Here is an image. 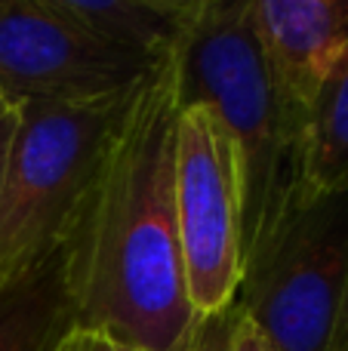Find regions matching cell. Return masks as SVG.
Here are the masks:
<instances>
[{"instance_id":"obj_9","label":"cell","mask_w":348,"mask_h":351,"mask_svg":"<svg viewBox=\"0 0 348 351\" xmlns=\"http://www.w3.org/2000/svg\"><path fill=\"white\" fill-rule=\"evenodd\" d=\"M302 185L306 194L348 185V43L308 96Z\"/></svg>"},{"instance_id":"obj_16","label":"cell","mask_w":348,"mask_h":351,"mask_svg":"<svg viewBox=\"0 0 348 351\" xmlns=\"http://www.w3.org/2000/svg\"><path fill=\"white\" fill-rule=\"evenodd\" d=\"M12 111H16V105H12V102H10V99H6V96H3V93H0V121H3V117H10V114H12Z\"/></svg>"},{"instance_id":"obj_11","label":"cell","mask_w":348,"mask_h":351,"mask_svg":"<svg viewBox=\"0 0 348 351\" xmlns=\"http://www.w3.org/2000/svg\"><path fill=\"white\" fill-rule=\"evenodd\" d=\"M53 351H123V348L114 346V342H111L108 336H102V333L71 327L59 342H55Z\"/></svg>"},{"instance_id":"obj_6","label":"cell","mask_w":348,"mask_h":351,"mask_svg":"<svg viewBox=\"0 0 348 351\" xmlns=\"http://www.w3.org/2000/svg\"><path fill=\"white\" fill-rule=\"evenodd\" d=\"M160 59L96 37L34 0H0V93L16 108L121 96Z\"/></svg>"},{"instance_id":"obj_14","label":"cell","mask_w":348,"mask_h":351,"mask_svg":"<svg viewBox=\"0 0 348 351\" xmlns=\"http://www.w3.org/2000/svg\"><path fill=\"white\" fill-rule=\"evenodd\" d=\"M158 6H164L166 12H173V16H179V19H188L191 12H197L201 6H207L210 0H154Z\"/></svg>"},{"instance_id":"obj_5","label":"cell","mask_w":348,"mask_h":351,"mask_svg":"<svg viewBox=\"0 0 348 351\" xmlns=\"http://www.w3.org/2000/svg\"><path fill=\"white\" fill-rule=\"evenodd\" d=\"M176 216L191 305L201 317L222 315L244 274L240 170L234 142L203 105L179 108Z\"/></svg>"},{"instance_id":"obj_3","label":"cell","mask_w":348,"mask_h":351,"mask_svg":"<svg viewBox=\"0 0 348 351\" xmlns=\"http://www.w3.org/2000/svg\"><path fill=\"white\" fill-rule=\"evenodd\" d=\"M129 93L84 105L16 108L0 185V287L59 253Z\"/></svg>"},{"instance_id":"obj_4","label":"cell","mask_w":348,"mask_h":351,"mask_svg":"<svg viewBox=\"0 0 348 351\" xmlns=\"http://www.w3.org/2000/svg\"><path fill=\"white\" fill-rule=\"evenodd\" d=\"M348 284V185L308 194L244 259L238 311L271 351H333Z\"/></svg>"},{"instance_id":"obj_12","label":"cell","mask_w":348,"mask_h":351,"mask_svg":"<svg viewBox=\"0 0 348 351\" xmlns=\"http://www.w3.org/2000/svg\"><path fill=\"white\" fill-rule=\"evenodd\" d=\"M228 351H271L265 336L247 321L234 305V324H232V336H228Z\"/></svg>"},{"instance_id":"obj_8","label":"cell","mask_w":348,"mask_h":351,"mask_svg":"<svg viewBox=\"0 0 348 351\" xmlns=\"http://www.w3.org/2000/svg\"><path fill=\"white\" fill-rule=\"evenodd\" d=\"M71 327L59 253L0 287V351H53Z\"/></svg>"},{"instance_id":"obj_2","label":"cell","mask_w":348,"mask_h":351,"mask_svg":"<svg viewBox=\"0 0 348 351\" xmlns=\"http://www.w3.org/2000/svg\"><path fill=\"white\" fill-rule=\"evenodd\" d=\"M179 108L203 105L238 152L244 259L306 194V111L284 93L253 25V0H210L173 47Z\"/></svg>"},{"instance_id":"obj_15","label":"cell","mask_w":348,"mask_h":351,"mask_svg":"<svg viewBox=\"0 0 348 351\" xmlns=\"http://www.w3.org/2000/svg\"><path fill=\"white\" fill-rule=\"evenodd\" d=\"M333 351H348V284H345V296H343V311H339L336 336H333Z\"/></svg>"},{"instance_id":"obj_10","label":"cell","mask_w":348,"mask_h":351,"mask_svg":"<svg viewBox=\"0 0 348 351\" xmlns=\"http://www.w3.org/2000/svg\"><path fill=\"white\" fill-rule=\"evenodd\" d=\"M43 10L92 31L96 37L148 56H166L179 40L185 19L154 0H34Z\"/></svg>"},{"instance_id":"obj_13","label":"cell","mask_w":348,"mask_h":351,"mask_svg":"<svg viewBox=\"0 0 348 351\" xmlns=\"http://www.w3.org/2000/svg\"><path fill=\"white\" fill-rule=\"evenodd\" d=\"M12 133H16V111L0 121V185H3V170H6V154H10Z\"/></svg>"},{"instance_id":"obj_7","label":"cell","mask_w":348,"mask_h":351,"mask_svg":"<svg viewBox=\"0 0 348 351\" xmlns=\"http://www.w3.org/2000/svg\"><path fill=\"white\" fill-rule=\"evenodd\" d=\"M253 25L284 93L306 111L314 84L348 43V0H253Z\"/></svg>"},{"instance_id":"obj_1","label":"cell","mask_w":348,"mask_h":351,"mask_svg":"<svg viewBox=\"0 0 348 351\" xmlns=\"http://www.w3.org/2000/svg\"><path fill=\"white\" fill-rule=\"evenodd\" d=\"M173 49L136 84L59 247L77 330L123 351H207L176 216Z\"/></svg>"}]
</instances>
